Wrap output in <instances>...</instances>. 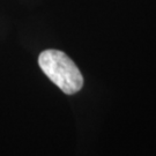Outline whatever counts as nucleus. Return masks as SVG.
I'll list each match as a JSON object with an SVG mask.
<instances>
[{"label":"nucleus","instance_id":"obj_1","mask_svg":"<svg viewBox=\"0 0 156 156\" xmlns=\"http://www.w3.org/2000/svg\"><path fill=\"white\" fill-rule=\"evenodd\" d=\"M39 67L62 93L72 95L83 86V78L73 60L59 50H45L38 57Z\"/></svg>","mask_w":156,"mask_h":156}]
</instances>
